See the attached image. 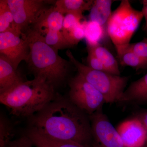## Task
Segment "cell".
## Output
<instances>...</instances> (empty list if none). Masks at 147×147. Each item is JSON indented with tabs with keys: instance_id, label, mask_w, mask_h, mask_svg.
<instances>
[{
	"instance_id": "2e32d148",
	"label": "cell",
	"mask_w": 147,
	"mask_h": 147,
	"mask_svg": "<svg viewBox=\"0 0 147 147\" xmlns=\"http://www.w3.org/2000/svg\"><path fill=\"white\" fill-rule=\"evenodd\" d=\"M26 135L35 147H84L75 142L61 141L50 138L29 127Z\"/></svg>"
},
{
	"instance_id": "603a6c76",
	"label": "cell",
	"mask_w": 147,
	"mask_h": 147,
	"mask_svg": "<svg viewBox=\"0 0 147 147\" xmlns=\"http://www.w3.org/2000/svg\"><path fill=\"white\" fill-rule=\"evenodd\" d=\"M71 47L78 45L81 40L85 38L84 22L78 26L64 35Z\"/></svg>"
},
{
	"instance_id": "ffe728a7",
	"label": "cell",
	"mask_w": 147,
	"mask_h": 147,
	"mask_svg": "<svg viewBox=\"0 0 147 147\" xmlns=\"http://www.w3.org/2000/svg\"><path fill=\"white\" fill-rule=\"evenodd\" d=\"M84 22L87 44L95 45L100 43L107 33L106 29L96 22L90 21Z\"/></svg>"
},
{
	"instance_id": "44dd1931",
	"label": "cell",
	"mask_w": 147,
	"mask_h": 147,
	"mask_svg": "<svg viewBox=\"0 0 147 147\" xmlns=\"http://www.w3.org/2000/svg\"><path fill=\"white\" fill-rule=\"evenodd\" d=\"M47 45L59 50L71 48L61 31L47 30L42 34Z\"/></svg>"
},
{
	"instance_id": "9a60e30c",
	"label": "cell",
	"mask_w": 147,
	"mask_h": 147,
	"mask_svg": "<svg viewBox=\"0 0 147 147\" xmlns=\"http://www.w3.org/2000/svg\"><path fill=\"white\" fill-rule=\"evenodd\" d=\"M87 49L91 51L100 60L107 72L113 75L120 76L118 63L107 48L99 43L95 45L87 44Z\"/></svg>"
},
{
	"instance_id": "52a82bcc",
	"label": "cell",
	"mask_w": 147,
	"mask_h": 147,
	"mask_svg": "<svg viewBox=\"0 0 147 147\" xmlns=\"http://www.w3.org/2000/svg\"><path fill=\"white\" fill-rule=\"evenodd\" d=\"M89 117L91 126L92 147H124L117 128L102 109Z\"/></svg>"
},
{
	"instance_id": "83f0119b",
	"label": "cell",
	"mask_w": 147,
	"mask_h": 147,
	"mask_svg": "<svg viewBox=\"0 0 147 147\" xmlns=\"http://www.w3.org/2000/svg\"><path fill=\"white\" fill-rule=\"evenodd\" d=\"M142 3L143 6L142 11L143 13L144 18L145 19L144 30L147 34V0L142 1Z\"/></svg>"
},
{
	"instance_id": "5b68a950",
	"label": "cell",
	"mask_w": 147,
	"mask_h": 147,
	"mask_svg": "<svg viewBox=\"0 0 147 147\" xmlns=\"http://www.w3.org/2000/svg\"><path fill=\"white\" fill-rule=\"evenodd\" d=\"M143 18L142 11L134 9L129 1H121L112 12L106 27L107 34L115 47L130 43Z\"/></svg>"
},
{
	"instance_id": "f1b7e54d",
	"label": "cell",
	"mask_w": 147,
	"mask_h": 147,
	"mask_svg": "<svg viewBox=\"0 0 147 147\" xmlns=\"http://www.w3.org/2000/svg\"><path fill=\"white\" fill-rule=\"evenodd\" d=\"M137 117L142 121L147 131V108L142 111Z\"/></svg>"
},
{
	"instance_id": "d4e9b609",
	"label": "cell",
	"mask_w": 147,
	"mask_h": 147,
	"mask_svg": "<svg viewBox=\"0 0 147 147\" xmlns=\"http://www.w3.org/2000/svg\"><path fill=\"white\" fill-rule=\"evenodd\" d=\"M129 47L147 63V38L139 42L129 43Z\"/></svg>"
},
{
	"instance_id": "484cf974",
	"label": "cell",
	"mask_w": 147,
	"mask_h": 147,
	"mask_svg": "<svg viewBox=\"0 0 147 147\" xmlns=\"http://www.w3.org/2000/svg\"><path fill=\"white\" fill-rule=\"evenodd\" d=\"M87 65L95 70L107 72L104 65L96 56L89 50L87 49Z\"/></svg>"
},
{
	"instance_id": "d6986e66",
	"label": "cell",
	"mask_w": 147,
	"mask_h": 147,
	"mask_svg": "<svg viewBox=\"0 0 147 147\" xmlns=\"http://www.w3.org/2000/svg\"><path fill=\"white\" fill-rule=\"evenodd\" d=\"M13 32L20 34L14 22L7 0L0 1V33ZM22 36V35H21Z\"/></svg>"
},
{
	"instance_id": "8992f818",
	"label": "cell",
	"mask_w": 147,
	"mask_h": 147,
	"mask_svg": "<svg viewBox=\"0 0 147 147\" xmlns=\"http://www.w3.org/2000/svg\"><path fill=\"white\" fill-rule=\"evenodd\" d=\"M69 99L88 116L102 109L105 98L94 87L78 73L69 82Z\"/></svg>"
},
{
	"instance_id": "ac0fdd59",
	"label": "cell",
	"mask_w": 147,
	"mask_h": 147,
	"mask_svg": "<svg viewBox=\"0 0 147 147\" xmlns=\"http://www.w3.org/2000/svg\"><path fill=\"white\" fill-rule=\"evenodd\" d=\"M128 45L115 47L121 65L130 67L137 70L146 69L147 63L134 53Z\"/></svg>"
},
{
	"instance_id": "8fae6325",
	"label": "cell",
	"mask_w": 147,
	"mask_h": 147,
	"mask_svg": "<svg viewBox=\"0 0 147 147\" xmlns=\"http://www.w3.org/2000/svg\"><path fill=\"white\" fill-rule=\"evenodd\" d=\"M64 17L63 15L55 9V6L45 7L30 28L41 34L47 30L61 31Z\"/></svg>"
},
{
	"instance_id": "7a4b0ae2",
	"label": "cell",
	"mask_w": 147,
	"mask_h": 147,
	"mask_svg": "<svg viewBox=\"0 0 147 147\" xmlns=\"http://www.w3.org/2000/svg\"><path fill=\"white\" fill-rule=\"evenodd\" d=\"M24 35L30 48L26 62L34 78L45 79L55 88L63 84L73 65L70 61L61 57L58 50L47 45L38 32L30 28Z\"/></svg>"
},
{
	"instance_id": "6da1fadb",
	"label": "cell",
	"mask_w": 147,
	"mask_h": 147,
	"mask_svg": "<svg viewBox=\"0 0 147 147\" xmlns=\"http://www.w3.org/2000/svg\"><path fill=\"white\" fill-rule=\"evenodd\" d=\"M30 128L47 137L92 147L89 117L70 101L56 95L42 110L29 118Z\"/></svg>"
},
{
	"instance_id": "e0dca14e",
	"label": "cell",
	"mask_w": 147,
	"mask_h": 147,
	"mask_svg": "<svg viewBox=\"0 0 147 147\" xmlns=\"http://www.w3.org/2000/svg\"><path fill=\"white\" fill-rule=\"evenodd\" d=\"M93 1L85 0H58L55 2V7L62 14L83 15L85 11L90 10Z\"/></svg>"
},
{
	"instance_id": "4fadbf2b",
	"label": "cell",
	"mask_w": 147,
	"mask_h": 147,
	"mask_svg": "<svg viewBox=\"0 0 147 147\" xmlns=\"http://www.w3.org/2000/svg\"><path fill=\"white\" fill-rule=\"evenodd\" d=\"M119 102L147 105V73L131 82L124 92Z\"/></svg>"
},
{
	"instance_id": "30bf717a",
	"label": "cell",
	"mask_w": 147,
	"mask_h": 147,
	"mask_svg": "<svg viewBox=\"0 0 147 147\" xmlns=\"http://www.w3.org/2000/svg\"><path fill=\"white\" fill-rule=\"evenodd\" d=\"M117 129L124 147H147V131L137 116L124 121Z\"/></svg>"
},
{
	"instance_id": "ba28073f",
	"label": "cell",
	"mask_w": 147,
	"mask_h": 147,
	"mask_svg": "<svg viewBox=\"0 0 147 147\" xmlns=\"http://www.w3.org/2000/svg\"><path fill=\"white\" fill-rule=\"evenodd\" d=\"M17 30L21 35L34 24L46 7L44 0H7Z\"/></svg>"
},
{
	"instance_id": "9c48e42d",
	"label": "cell",
	"mask_w": 147,
	"mask_h": 147,
	"mask_svg": "<svg viewBox=\"0 0 147 147\" xmlns=\"http://www.w3.org/2000/svg\"><path fill=\"white\" fill-rule=\"evenodd\" d=\"M30 48L24 35L7 32L0 33V55L8 60L16 69L22 61H26Z\"/></svg>"
},
{
	"instance_id": "7c38bea8",
	"label": "cell",
	"mask_w": 147,
	"mask_h": 147,
	"mask_svg": "<svg viewBox=\"0 0 147 147\" xmlns=\"http://www.w3.org/2000/svg\"><path fill=\"white\" fill-rule=\"evenodd\" d=\"M24 82L17 69L7 58L0 55V94Z\"/></svg>"
},
{
	"instance_id": "277c9868",
	"label": "cell",
	"mask_w": 147,
	"mask_h": 147,
	"mask_svg": "<svg viewBox=\"0 0 147 147\" xmlns=\"http://www.w3.org/2000/svg\"><path fill=\"white\" fill-rule=\"evenodd\" d=\"M66 55L77 69L78 73L100 92L106 103L119 102L126 89L128 77L113 75L90 68L76 59L69 50L66 51Z\"/></svg>"
},
{
	"instance_id": "5bb4252c",
	"label": "cell",
	"mask_w": 147,
	"mask_h": 147,
	"mask_svg": "<svg viewBox=\"0 0 147 147\" xmlns=\"http://www.w3.org/2000/svg\"><path fill=\"white\" fill-rule=\"evenodd\" d=\"M114 1L112 0L93 1L90 11V21L96 22L106 29L108 21L113 12L112 5Z\"/></svg>"
},
{
	"instance_id": "cb8c5ba5",
	"label": "cell",
	"mask_w": 147,
	"mask_h": 147,
	"mask_svg": "<svg viewBox=\"0 0 147 147\" xmlns=\"http://www.w3.org/2000/svg\"><path fill=\"white\" fill-rule=\"evenodd\" d=\"M84 16L74 14H66L64 17L63 28L61 31L63 35L82 23Z\"/></svg>"
},
{
	"instance_id": "4316f807",
	"label": "cell",
	"mask_w": 147,
	"mask_h": 147,
	"mask_svg": "<svg viewBox=\"0 0 147 147\" xmlns=\"http://www.w3.org/2000/svg\"><path fill=\"white\" fill-rule=\"evenodd\" d=\"M33 144L26 135L12 140L6 147H34Z\"/></svg>"
},
{
	"instance_id": "7402d4cb",
	"label": "cell",
	"mask_w": 147,
	"mask_h": 147,
	"mask_svg": "<svg viewBox=\"0 0 147 147\" xmlns=\"http://www.w3.org/2000/svg\"><path fill=\"white\" fill-rule=\"evenodd\" d=\"M12 126L7 119L1 116L0 119V147H6L13 140Z\"/></svg>"
},
{
	"instance_id": "3957f363",
	"label": "cell",
	"mask_w": 147,
	"mask_h": 147,
	"mask_svg": "<svg viewBox=\"0 0 147 147\" xmlns=\"http://www.w3.org/2000/svg\"><path fill=\"white\" fill-rule=\"evenodd\" d=\"M55 89L45 79L36 77L0 94V101L12 115L29 119L55 98Z\"/></svg>"
}]
</instances>
